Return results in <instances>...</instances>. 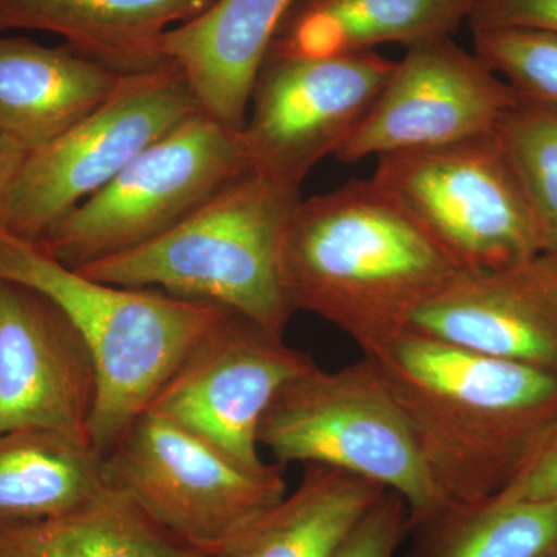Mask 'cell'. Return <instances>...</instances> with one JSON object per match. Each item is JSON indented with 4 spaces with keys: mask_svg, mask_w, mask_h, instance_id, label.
<instances>
[{
    "mask_svg": "<svg viewBox=\"0 0 557 557\" xmlns=\"http://www.w3.org/2000/svg\"><path fill=\"white\" fill-rule=\"evenodd\" d=\"M0 557H205L157 525L119 487L86 507L0 528Z\"/></svg>",
    "mask_w": 557,
    "mask_h": 557,
    "instance_id": "obj_21",
    "label": "cell"
},
{
    "mask_svg": "<svg viewBox=\"0 0 557 557\" xmlns=\"http://www.w3.org/2000/svg\"><path fill=\"white\" fill-rule=\"evenodd\" d=\"M458 273L372 178L300 200L282 251L293 311L325 319L368 358L409 332Z\"/></svg>",
    "mask_w": 557,
    "mask_h": 557,
    "instance_id": "obj_2",
    "label": "cell"
},
{
    "mask_svg": "<svg viewBox=\"0 0 557 557\" xmlns=\"http://www.w3.org/2000/svg\"><path fill=\"white\" fill-rule=\"evenodd\" d=\"M110 486L205 557H222L287 494L282 465L249 469L174 421L146 410L104 456Z\"/></svg>",
    "mask_w": 557,
    "mask_h": 557,
    "instance_id": "obj_6",
    "label": "cell"
},
{
    "mask_svg": "<svg viewBox=\"0 0 557 557\" xmlns=\"http://www.w3.org/2000/svg\"><path fill=\"white\" fill-rule=\"evenodd\" d=\"M472 28H530L556 33L557 0H474Z\"/></svg>",
    "mask_w": 557,
    "mask_h": 557,
    "instance_id": "obj_26",
    "label": "cell"
},
{
    "mask_svg": "<svg viewBox=\"0 0 557 557\" xmlns=\"http://www.w3.org/2000/svg\"><path fill=\"white\" fill-rule=\"evenodd\" d=\"M416 530L409 557H553L557 504L497 497L453 504Z\"/></svg>",
    "mask_w": 557,
    "mask_h": 557,
    "instance_id": "obj_22",
    "label": "cell"
},
{
    "mask_svg": "<svg viewBox=\"0 0 557 557\" xmlns=\"http://www.w3.org/2000/svg\"><path fill=\"white\" fill-rule=\"evenodd\" d=\"M300 188L248 171L163 236L78 269L126 288L218 304L285 338L293 311L282 251Z\"/></svg>",
    "mask_w": 557,
    "mask_h": 557,
    "instance_id": "obj_3",
    "label": "cell"
},
{
    "mask_svg": "<svg viewBox=\"0 0 557 557\" xmlns=\"http://www.w3.org/2000/svg\"><path fill=\"white\" fill-rule=\"evenodd\" d=\"M474 0H296L269 53L329 58L453 36Z\"/></svg>",
    "mask_w": 557,
    "mask_h": 557,
    "instance_id": "obj_18",
    "label": "cell"
},
{
    "mask_svg": "<svg viewBox=\"0 0 557 557\" xmlns=\"http://www.w3.org/2000/svg\"><path fill=\"white\" fill-rule=\"evenodd\" d=\"M215 0H0V32L54 33L65 44L123 73L166 60L164 35L200 16Z\"/></svg>",
    "mask_w": 557,
    "mask_h": 557,
    "instance_id": "obj_17",
    "label": "cell"
},
{
    "mask_svg": "<svg viewBox=\"0 0 557 557\" xmlns=\"http://www.w3.org/2000/svg\"><path fill=\"white\" fill-rule=\"evenodd\" d=\"M200 110L172 61L126 75L101 108L25 156L7 199L3 233L42 244L143 150Z\"/></svg>",
    "mask_w": 557,
    "mask_h": 557,
    "instance_id": "obj_9",
    "label": "cell"
},
{
    "mask_svg": "<svg viewBox=\"0 0 557 557\" xmlns=\"http://www.w3.org/2000/svg\"><path fill=\"white\" fill-rule=\"evenodd\" d=\"M126 75L64 44L0 36V132L32 150L86 120Z\"/></svg>",
    "mask_w": 557,
    "mask_h": 557,
    "instance_id": "obj_16",
    "label": "cell"
},
{
    "mask_svg": "<svg viewBox=\"0 0 557 557\" xmlns=\"http://www.w3.org/2000/svg\"><path fill=\"white\" fill-rule=\"evenodd\" d=\"M397 61L376 51L329 58L269 53L239 132L249 170L300 188L336 156L391 78Z\"/></svg>",
    "mask_w": 557,
    "mask_h": 557,
    "instance_id": "obj_10",
    "label": "cell"
},
{
    "mask_svg": "<svg viewBox=\"0 0 557 557\" xmlns=\"http://www.w3.org/2000/svg\"><path fill=\"white\" fill-rule=\"evenodd\" d=\"M410 329L557 375V256L539 252L497 270L460 271Z\"/></svg>",
    "mask_w": 557,
    "mask_h": 557,
    "instance_id": "obj_14",
    "label": "cell"
},
{
    "mask_svg": "<svg viewBox=\"0 0 557 557\" xmlns=\"http://www.w3.org/2000/svg\"><path fill=\"white\" fill-rule=\"evenodd\" d=\"M27 153V150L0 132V233H3V214L11 185Z\"/></svg>",
    "mask_w": 557,
    "mask_h": 557,
    "instance_id": "obj_28",
    "label": "cell"
},
{
    "mask_svg": "<svg viewBox=\"0 0 557 557\" xmlns=\"http://www.w3.org/2000/svg\"><path fill=\"white\" fill-rule=\"evenodd\" d=\"M553 557H557V552H556V555H555V556H553Z\"/></svg>",
    "mask_w": 557,
    "mask_h": 557,
    "instance_id": "obj_29",
    "label": "cell"
},
{
    "mask_svg": "<svg viewBox=\"0 0 557 557\" xmlns=\"http://www.w3.org/2000/svg\"><path fill=\"white\" fill-rule=\"evenodd\" d=\"M497 498L557 504V426Z\"/></svg>",
    "mask_w": 557,
    "mask_h": 557,
    "instance_id": "obj_27",
    "label": "cell"
},
{
    "mask_svg": "<svg viewBox=\"0 0 557 557\" xmlns=\"http://www.w3.org/2000/svg\"><path fill=\"white\" fill-rule=\"evenodd\" d=\"M259 445L276 463L322 465L386 487L406 502L410 531L453 502L440 491L373 359L318 366L281 388L260 421Z\"/></svg>",
    "mask_w": 557,
    "mask_h": 557,
    "instance_id": "obj_5",
    "label": "cell"
},
{
    "mask_svg": "<svg viewBox=\"0 0 557 557\" xmlns=\"http://www.w3.org/2000/svg\"><path fill=\"white\" fill-rule=\"evenodd\" d=\"M386 491L341 469L306 465L299 486L222 557H333Z\"/></svg>",
    "mask_w": 557,
    "mask_h": 557,
    "instance_id": "obj_20",
    "label": "cell"
},
{
    "mask_svg": "<svg viewBox=\"0 0 557 557\" xmlns=\"http://www.w3.org/2000/svg\"><path fill=\"white\" fill-rule=\"evenodd\" d=\"M109 486L104 456L86 440L40 428L0 434V528L69 515Z\"/></svg>",
    "mask_w": 557,
    "mask_h": 557,
    "instance_id": "obj_19",
    "label": "cell"
},
{
    "mask_svg": "<svg viewBox=\"0 0 557 557\" xmlns=\"http://www.w3.org/2000/svg\"><path fill=\"white\" fill-rule=\"evenodd\" d=\"M474 53L520 102L557 110V35L530 28H472Z\"/></svg>",
    "mask_w": 557,
    "mask_h": 557,
    "instance_id": "obj_24",
    "label": "cell"
},
{
    "mask_svg": "<svg viewBox=\"0 0 557 557\" xmlns=\"http://www.w3.org/2000/svg\"><path fill=\"white\" fill-rule=\"evenodd\" d=\"M0 278L49 296L86 341L98 379L89 438L102 456L146 412L183 359L228 311L160 289L94 281L62 265L42 245L7 233H0Z\"/></svg>",
    "mask_w": 557,
    "mask_h": 557,
    "instance_id": "obj_4",
    "label": "cell"
},
{
    "mask_svg": "<svg viewBox=\"0 0 557 557\" xmlns=\"http://www.w3.org/2000/svg\"><path fill=\"white\" fill-rule=\"evenodd\" d=\"M248 171L239 132L200 110L143 150L39 245L62 265L83 269L163 236Z\"/></svg>",
    "mask_w": 557,
    "mask_h": 557,
    "instance_id": "obj_7",
    "label": "cell"
},
{
    "mask_svg": "<svg viewBox=\"0 0 557 557\" xmlns=\"http://www.w3.org/2000/svg\"><path fill=\"white\" fill-rule=\"evenodd\" d=\"M97 397L94 358L69 314L0 278V434L40 428L90 443Z\"/></svg>",
    "mask_w": 557,
    "mask_h": 557,
    "instance_id": "obj_13",
    "label": "cell"
},
{
    "mask_svg": "<svg viewBox=\"0 0 557 557\" xmlns=\"http://www.w3.org/2000/svg\"><path fill=\"white\" fill-rule=\"evenodd\" d=\"M409 531L406 502L398 494L386 491L333 557H394L399 542Z\"/></svg>",
    "mask_w": 557,
    "mask_h": 557,
    "instance_id": "obj_25",
    "label": "cell"
},
{
    "mask_svg": "<svg viewBox=\"0 0 557 557\" xmlns=\"http://www.w3.org/2000/svg\"><path fill=\"white\" fill-rule=\"evenodd\" d=\"M496 135L533 211L542 252L557 256V110L519 101Z\"/></svg>",
    "mask_w": 557,
    "mask_h": 557,
    "instance_id": "obj_23",
    "label": "cell"
},
{
    "mask_svg": "<svg viewBox=\"0 0 557 557\" xmlns=\"http://www.w3.org/2000/svg\"><path fill=\"white\" fill-rule=\"evenodd\" d=\"M372 182L458 271L497 270L542 252L496 134L379 157Z\"/></svg>",
    "mask_w": 557,
    "mask_h": 557,
    "instance_id": "obj_8",
    "label": "cell"
},
{
    "mask_svg": "<svg viewBox=\"0 0 557 557\" xmlns=\"http://www.w3.org/2000/svg\"><path fill=\"white\" fill-rule=\"evenodd\" d=\"M296 0H215L164 35V58L185 73L200 109L240 132L256 78Z\"/></svg>",
    "mask_w": 557,
    "mask_h": 557,
    "instance_id": "obj_15",
    "label": "cell"
},
{
    "mask_svg": "<svg viewBox=\"0 0 557 557\" xmlns=\"http://www.w3.org/2000/svg\"><path fill=\"white\" fill-rule=\"evenodd\" d=\"M375 362L453 504L498 496L557 426V375L410 329Z\"/></svg>",
    "mask_w": 557,
    "mask_h": 557,
    "instance_id": "obj_1",
    "label": "cell"
},
{
    "mask_svg": "<svg viewBox=\"0 0 557 557\" xmlns=\"http://www.w3.org/2000/svg\"><path fill=\"white\" fill-rule=\"evenodd\" d=\"M518 95L453 36L409 47L336 160L457 145L496 134Z\"/></svg>",
    "mask_w": 557,
    "mask_h": 557,
    "instance_id": "obj_12",
    "label": "cell"
},
{
    "mask_svg": "<svg viewBox=\"0 0 557 557\" xmlns=\"http://www.w3.org/2000/svg\"><path fill=\"white\" fill-rule=\"evenodd\" d=\"M310 355L251 319L226 311L196 344L150 403L249 469H263L259 426L281 388L314 368Z\"/></svg>",
    "mask_w": 557,
    "mask_h": 557,
    "instance_id": "obj_11",
    "label": "cell"
}]
</instances>
